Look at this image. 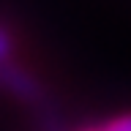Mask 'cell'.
<instances>
[{"label": "cell", "mask_w": 131, "mask_h": 131, "mask_svg": "<svg viewBox=\"0 0 131 131\" xmlns=\"http://www.w3.org/2000/svg\"><path fill=\"white\" fill-rule=\"evenodd\" d=\"M14 52H16L14 36H11L8 27L0 25V63H11V60H14Z\"/></svg>", "instance_id": "2"}, {"label": "cell", "mask_w": 131, "mask_h": 131, "mask_svg": "<svg viewBox=\"0 0 131 131\" xmlns=\"http://www.w3.org/2000/svg\"><path fill=\"white\" fill-rule=\"evenodd\" d=\"M98 131H131V112L112 117V120H109V123H104Z\"/></svg>", "instance_id": "3"}, {"label": "cell", "mask_w": 131, "mask_h": 131, "mask_svg": "<svg viewBox=\"0 0 131 131\" xmlns=\"http://www.w3.org/2000/svg\"><path fill=\"white\" fill-rule=\"evenodd\" d=\"M0 90L27 106H36V109L41 104H47V88L41 85V79L33 71H27L25 66H19L16 60L0 63Z\"/></svg>", "instance_id": "1"}, {"label": "cell", "mask_w": 131, "mask_h": 131, "mask_svg": "<svg viewBox=\"0 0 131 131\" xmlns=\"http://www.w3.org/2000/svg\"><path fill=\"white\" fill-rule=\"evenodd\" d=\"M82 131H98V128H82Z\"/></svg>", "instance_id": "4"}]
</instances>
